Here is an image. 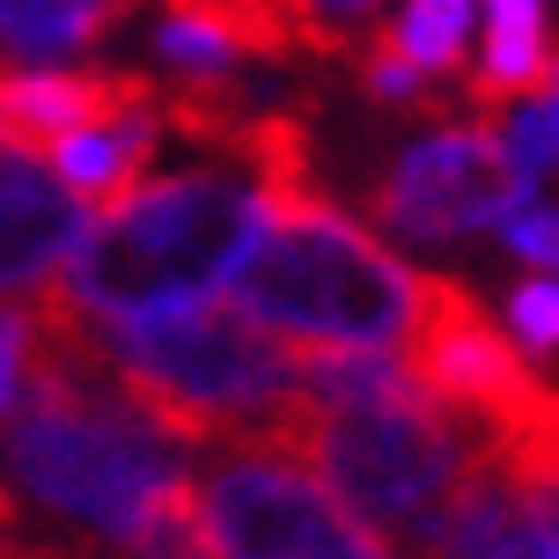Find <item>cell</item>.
Masks as SVG:
<instances>
[{
  "instance_id": "cell-16",
  "label": "cell",
  "mask_w": 559,
  "mask_h": 559,
  "mask_svg": "<svg viewBox=\"0 0 559 559\" xmlns=\"http://www.w3.org/2000/svg\"><path fill=\"white\" fill-rule=\"evenodd\" d=\"M273 8L287 15L302 59H354L376 37V8L383 0H273Z\"/></svg>"
},
{
  "instance_id": "cell-5",
  "label": "cell",
  "mask_w": 559,
  "mask_h": 559,
  "mask_svg": "<svg viewBox=\"0 0 559 559\" xmlns=\"http://www.w3.org/2000/svg\"><path fill=\"white\" fill-rule=\"evenodd\" d=\"M265 442L309 464V478L376 537H419V523L456 493V478L478 456V435L456 413H442L413 376L338 405L295 397Z\"/></svg>"
},
{
  "instance_id": "cell-9",
  "label": "cell",
  "mask_w": 559,
  "mask_h": 559,
  "mask_svg": "<svg viewBox=\"0 0 559 559\" xmlns=\"http://www.w3.org/2000/svg\"><path fill=\"white\" fill-rule=\"evenodd\" d=\"M413 559H559V523L537 493H523L478 449L472 472L456 478V493L419 523Z\"/></svg>"
},
{
  "instance_id": "cell-14",
  "label": "cell",
  "mask_w": 559,
  "mask_h": 559,
  "mask_svg": "<svg viewBox=\"0 0 559 559\" xmlns=\"http://www.w3.org/2000/svg\"><path fill=\"white\" fill-rule=\"evenodd\" d=\"M126 8L133 0H0V59H82L126 23Z\"/></svg>"
},
{
  "instance_id": "cell-8",
  "label": "cell",
  "mask_w": 559,
  "mask_h": 559,
  "mask_svg": "<svg viewBox=\"0 0 559 559\" xmlns=\"http://www.w3.org/2000/svg\"><path fill=\"white\" fill-rule=\"evenodd\" d=\"M523 199H537V177L515 169V155L501 147L493 126H435L368 192V214L383 228H397V236L449 243V236L508 222Z\"/></svg>"
},
{
  "instance_id": "cell-20",
  "label": "cell",
  "mask_w": 559,
  "mask_h": 559,
  "mask_svg": "<svg viewBox=\"0 0 559 559\" xmlns=\"http://www.w3.org/2000/svg\"><path fill=\"white\" fill-rule=\"evenodd\" d=\"M537 104H545V118H552V140H559V59H552V74H545V88H537Z\"/></svg>"
},
{
  "instance_id": "cell-2",
  "label": "cell",
  "mask_w": 559,
  "mask_h": 559,
  "mask_svg": "<svg viewBox=\"0 0 559 559\" xmlns=\"http://www.w3.org/2000/svg\"><path fill=\"white\" fill-rule=\"evenodd\" d=\"M265 206H273L265 177L228 155L133 185L118 206L82 222L67 251V280L52 287L82 317H155V309L206 302L265 228Z\"/></svg>"
},
{
  "instance_id": "cell-17",
  "label": "cell",
  "mask_w": 559,
  "mask_h": 559,
  "mask_svg": "<svg viewBox=\"0 0 559 559\" xmlns=\"http://www.w3.org/2000/svg\"><path fill=\"white\" fill-rule=\"evenodd\" d=\"M37 354H45V309L37 302H0V427H8L15 405L29 397Z\"/></svg>"
},
{
  "instance_id": "cell-3",
  "label": "cell",
  "mask_w": 559,
  "mask_h": 559,
  "mask_svg": "<svg viewBox=\"0 0 559 559\" xmlns=\"http://www.w3.org/2000/svg\"><path fill=\"white\" fill-rule=\"evenodd\" d=\"M82 346L126 391V405L147 413L177 449L265 442L280 413L302 397L295 346L222 302H185L155 317H82Z\"/></svg>"
},
{
  "instance_id": "cell-11",
  "label": "cell",
  "mask_w": 559,
  "mask_h": 559,
  "mask_svg": "<svg viewBox=\"0 0 559 559\" xmlns=\"http://www.w3.org/2000/svg\"><path fill=\"white\" fill-rule=\"evenodd\" d=\"M82 199L59 185L52 169L23 163L15 147H0V295H37L67 265L82 236Z\"/></svg>"
},
{
  "instance_id": "cell-10",
  "label": "cell",
  "mask_w": 559,
  "mask_h": 559,
  "mask_svg": "<svg viewBox=\"0 0 559 559\" xmlns=\"http://www.w3.org/2000/svg\"><path fill=\"white\" fill-rule=\"evenodd\" d=\"M147 74L118 67H0V147L15 155H52L67 133H88L140 104Z\"/></svg>"
},
{
  "instance_id": "cell-18",
  "label": "cell",
  "mask_w": 559,
  "mask_h": 559,
  "mask_svg": "<svg viewBox=\"0 0 559 559\" xmlns=\"http://www.w3.org/2000/svg\"><path fill=\"white\" fill-rule=\"evenodd\" d=\"M508 324H515V346L559 354V280H523L508 295Z\"/></svg>"
},
{
  "instance_id": "cell-6",
  "label": "cell",
  "mask_w": 559,
  "mask_h": 559,
  "mask_svg": "<svg viewBox=\"0 0 559 559\" xmlns=\"http://www.w3.org/2000/svg\"><path fill=\"white\" fill-rule=\"evenodd\" d=\"M192 508L206 559H397L273 442H222V464L192 478Z\"/></svg>"
},
{
  "instance_id": "cell-1",
  "label": "cell",
  "mask_w": 559,
  "mask_h": 559,
  "mask_svg": "<svg viewBox=\"0 0 559 559\" xmlns=\"http://www.w3.org/2000/svg\"><path fill=\"white\" fill-rule=\"evenodd\" d=\"M37 309L45 354L0 449L8 486L59 523L118 545L126 559H206L177 442L147 413H133L126 391L88 361L82 317L59 302V287H37Z\"/></svg>"
},
{
  "instance_id": "cell-19",
  "label": "cell",
  "mask_w": 559,
  "mask_h": 559,
  "mask_svg": "<svg viewBox=\"0 0 559 559\" xmlns=\"http://www.w3.org/2000/svg\"><path fill=\"white\" fill-rule=\"evenodd\" d=\"M508 251L523 258V265H537L545 280H559V206H537V199H523L515 214H508Z\"/></svg>"
},
{
  "instance_id": "cell-21",
  "label": "cell",
  "mask_w": 559,
  "mask_h": 559,
  "mask_svg": "<svg viewBox=\"0 0 559 559\" xmlns=\"http://www.w3.org/2000/svg\"><path fill=\"white\" fill-rule=\"evenodd\" d=\"M0 559H59V552H37V545H8Z\"/></svg>"
},
{
  "instance_id": "cell-15",
  "label": "cell",
  "mask_w": 559,
  "mask_h": 559,
  "mask_svg": "<svg viewBox=\"0 0 559 559\" xmlns=\"http://www.w3.org/2000/svg\"><path fill=\"white\" fill-rule=\"evenodd\" d=\"M472 15H478V0H405L383 37L413 59L427 82H449L464 67V45H472Z\"/></svg>"
},
{
  "instance_id": "cell-13",
  "label": "cell",
  "mask_w": 559,
  "mask_h": 559,
  "mask_svg": "<svg viewBox=\"0 0 559 559\" xmlns=\"http://www.w3.org/2000/svg\"><path fill=\"white\" fill-rule=\"evenodd\" d=\"M478 8H486V67L472 74V104L508 111L552 74V23L545 0H478Z\"/></svg>"
},
{
  "instance_id": "cell-12",
  "label": "cell",
  "mask_w": 559,
  "mask_h": 559,
  "mask_svg": "<svg viewBox=\"0 0 559 559\" xmlns=\"http://www.w3.org/2000/svg\"><path fill=\"white\" fill-rule=\"evenodd\" d=\"M155 140H163V111H155V74H147L140 104H126L118 118L88 126V133H67L52 147L59 185L82 199V206L104 214V206H118V199L140 185V169H147V155H155Z\"/></svg>"
},
{
  "instance_id": "cell-7",
  "label": "cell",
  "mask_w": 559,
  "mask_h": 559,
  "mask_svg": "<svg viewBox=\"0 0 559 559\" xmlns=\"http://www.w3.org/2000/svg\"><path fill=\"white\" fill-rule=\"evenodd\" d=\"M405 376L435 397L442 413H456L478 442L508 435L515 419L545 397V376L523 361V346L493 324V309L478 302L464 280H435L419 295V317L405 332Z\"/></svg>"
},
{
  "instance_id": "cell-4",
  "label": "cell",
  "mask_w": 559,
  "mask_h": 559,
  "mask_svg": "<svg viewBox=\"0 0 559 559\" xmlns=\"http://www.w3.org/2000/svg\"><path fill=\"white\" fill-rule=\"evenodd\" d=\"M228 309L287 346H405L427 295L397 251H383L324 192H287L265 206V228L222 280Z\"/></svg>"
}]
</instances>
